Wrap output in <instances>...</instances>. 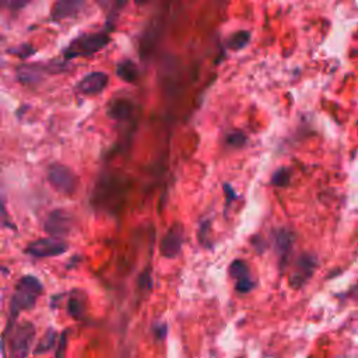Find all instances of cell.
Instances as JSON below:
<instances>
[{
	"mask_svg": "<svg viewBox=\"0 0 358 358\" xmlns=\"http://www.w3.org/2000/svg\"><path fill=\"white\" fill-rule=\"evenodd\" d=\"M127 183L119 176L105 175L94 187L92 204L98 210L116 213L124 203Z\"/></svg>",
	"mask_w": 358,
	"mask_h": 358,
	"instance_id": "obj_1",
	"label": "cell"
},
{
	"mask_svg": "<svg viewBox=\"0 0 358 358\" xmlns=\"http://www.w3.org/2000/svg\"><path fill=\"white\" fill-rule=\"evenodd\" d=\"M41 294H42V284L36 277L34 275L21 277L11 296V302H10L11 316L15 317L20 312L34 308Z\"/></svg>",
	"mask_w": 358,
	"mask_h": 358,
	"instance_id": "obj_2",
	"label": "cell"
},
{
	"mask_svg": "<svg viewBox=\"0 0 358 358\" xmlns=\"http://www.w3.org/2000/svg\"><path fill=\"white\" fill-rule=\"evenodd\" d=\"M110 38L106 32H91L84 34L73 39L69 46L64 49L63 55L66 59H74V57H83L90 56L101 49H103L109 43Z\"/></svg>",
	"mask_w": 358,
	"mask_h": 358,
	"instance_id": "obj_3",
	"label": "cell"
},
{
	"mask_svg": "<svg viewBox=\"0 0 358 358\" xmlns=\"http://www.w3.org/2000/svg\"><path fill=\"white\" fill-rule=\"evenodd\" d=\"M319 266L317 256L309 252L301 253L291 268L289 277H288V284L292 289H301L303 288L309 280L313 277L316 268Z\"/></svg>",
	"mask_w": 358,
	"mask_h": 358,
	"instance_id": "obj_4",
	"label": "cell"
},
{
	"mask_svg": "<svg viewBox=\"0 0 358 358\" xmlns=\"http://www.w3.org/2000/svg\"><path fill=\"white\" fill-rule=\"evenodd\" d=\"M34 338H35L34 324L31 322L18 323L8 338L10 358H27L31 351Z\"/></svg>",
	"mask_w": 358,
	"mask_h": 358,
	"instance_id": "obj_5",
	"label": "cell"
},
{
	"mask_svg": "<svg viewBox=\"0 0 358 358\" xmlns=\"http://www.w3.org/2000/svg\"><path fill=\"white\" fill-rule=\"evenodd\" d=\"M48 180L60 194L70 196L78 187V176L67 165L55 162L48 168Z\"/></svg>",
	"mask_w": 358,
	"mask_h": 358,
	"instance_id": "obj_6",
	"label": "cell"
},
{
	"mask_svg": "<svg viewBox=\"0 0 358 358\" xmlns=\"http://www.w3.org/2000/svg\"><path fill=\"white\" fill-rule=\"evenodd\" d=\"M295 232L289 228H277L273 232V246L278 259V268L284 273L289 264V256L295 243Z\"/></svg>",
	"mask_w": 358,
	"mask_h": 358,
	"instance_id": "obj_7",
	"label": "cell"
},
{
	"mask_svg": "<svg viewBox=\"0 0 358 358\" xmlns=\"http://www.w3.org/2000/svg\"><path fill=\"white\" fill-rule=\"evenodd\" d=\"M73 224H74V218L69 211L56 208L49 213L43 228L49 236L62 239L63 236H66L71 232Z\"/></svg>",
	"mask_w": 358,
	"mask_h": 358,
	"instance_id": "obj_8",
	"label": "cell"
},
{
	"mask_svg": "<svg viewBox=\"0 0 358 358\" xmlns=\"http://www.w3.org/2000/svg\"><path fill=\"white\" fill-rule=\"evenodd\" d=\"M67 249L69 245L63 239L48 236L28 243L27 253L34 257H53L63 255Z\"/></svg>",
	"mask_w": 358,
	"mask_h": 358,
	"instance_id": "obj_9",
	"label": "cell"
},
{
	"mask_svg": "<svg viewBox=\"0 0 358 358\" xmlns=\"http://www.w3.org/2000/svg\"><path fill=\"white\" fill-rule=\"evenodd\" d=\"M229 275L235 280V291L238 294H248L250 292L256 285V280L252 275L249 264L242 259H235L229 264Z\"/></svg>",
	"mask_w": 358,
	"mask_h": 358,
	"instance_id": "obj_10",
	"label": "cell"
},
{
	"mask_svg": "<svg viewBox=\"0 0 358 358\" xmlns=\"http://www.w3.org/2000/svg\"><path fill=\"white\" fill-rule=\"evenodd\" d=\"M183 245V227L180 222H175L169 227L159 243V252L166 259H173L179 255Z\"/></svg>",
	"mask_w": 358,
	"mask_h": 358,
	"instance_id": "obj_11",
	"label": "cell"
},
{
	"mask_svg": "<svg viewBox=\"0 0 358 358\" xmlns=\"http://www.w3.org/2000/svg\"><path fill=\"white\" fill-rule=\"evenodd\" d=\"M109 77L103 71H92L83 77L77 85L76 90L84 95H94L102 92L108 85Z\"/></svg>",
	"mask_w": 358,
	"mask_h": 358,
	"instance_id": "obj_12",
	"label": "cell"
},
{
	"mask_svg": "<svg viewBox=\"0 0 358 358\" xmlns=\"http://www.w3.org/2000/svg\"><path fill=\"white\" fill-rule=\"evenodd\" d=\"M85 3L87 0H55L50 10V17L55 21L73 18L84 10Z\"/></svg>",
	"mask_w": 358,
	"mask_h": 358,
	"instance_id": "obj_13",
	"label": "cell"
},
{
	"mask_svg": "<svg viewBox=\"0 0 358 358\" xmlns=\"http://www.w3.org/2000/svg\"><path fill=\"white\" fill-rule=\"evenodd\" d=\"M133 112H134V106L131 101L126 98H115L108 106L109 117L119 122L129 120L133 116Z\"/></svg>",
	"mask_w": 358,
	"mask_h": 358,
	"instance_id": "obj_14",
	"label": "cell"
},
{
	"mask_svg": "<svg viewBox=\"0 0 358 358\" xmlns=\"http://www.w3.org/2000/svg\"><path fill=\"white\" fill-rule=\"evenodd\" d=\"M116 74L120 80L134 84L138 80V69L137 64L133 60H122L116 66Z\"/></svg>",
	"mask_w": 358,
	"mask_h": 358,
	"instance_id": "obj_15",
	"label": "cell"
},
{
	"mask_svg": "<svg viewBox=\"0 0 358 358\" xmlns=\"http://www.w3.org/2000/svg\"><path fill=\"white\" fill-rule=\"evenodd\" d=\"M48 70L43 69V66L39 64H25L18 69V78L22 83H34L39 81L43 74H46Z\"/></svg>",
	"mask_w": 358,
	"mask_h": 358,
	"instance_id": "obj_16",
	"label": "cell"
},
{
	"mask_svg": "<svg viewBox=\"0 0 358 358\" xmlns=\"http://www.w3.org/2000/svg\"><path fill=\"white\" fill-rule=\"evenodd\" d=\"M67 312L74 319H81L84 315V298L78 292L71 294L67 302Z\"/></svg>",
	"mask_w": 358,
	"mask_h": 358,
	"instance_id": "obj_17",
	"label": "cell"
},
{
	"mask_svg": "<svg viewBox=\"0 0 358 358\" xmlns=\"http://www.w3.org/2000/svg\"><path fill=\"white\" fill-rule=\"evenodd\" d=\"M250 39V34L248 31H238L234 35L229 36L228 39V48L234 49V50H239L242 48H245L249 43Z\"/></svg>",
	"mask_w": 358,
	"mask_h": 358,
	"instance_id": "obj_18",
	"label": "cell"
},
{
	"mask_svg": "<svg viewBox=\"0 0 358 358\" xmlns=\"http://www.w3.org/2000/svg\"><path fill=\"white\" fill-rule=\"evenodd\" d=\"M98 1H99V6L102 7V10L105 11V14H108L109 17L119 14V11L127 3V0H98Z\"/></svg>",
	"mask_w": 358,
	"mask_h": 358,
	"instance_id": "obj_19",
	"label": "cell"
},
{
	"mask_svg": "<svg viewBox=\"0 0 358 358\" xmlns=\"http://www.w3.org/2000/svg\"><path fill=\"white\" fill-rule=\"evenodd\" d=\"M291 180V171L285 166H281L274 171L271 176V185L278 186V187H285Z\"/></svg>",
	"mask_w": 358,
	"mask_h": 358,
	"instance_id": "obj_20",
	"label": "cell"
},
{
	"mask_svg": "<svg viewBox=\"0 0 358 358\" xmlns=\"http://www.w3.org/2000/svg\"><path fill=\"white\" fill-rule=\"evenodd\" d=\"M53 343H55V331L53 330H50V331H48L41 340H39V343H38V345H36V348H35V354H43V352H46V351H49L52 347H53Z\"/></svg>",
	"mask_w": 358,
	"mask_h": 358,
	"instance_id": "obj_21",
	"label": "cell"
},
{
	"mask_svg": "<svg viewBox=\"0 0 358 358\" xmlns=\"http://www.w3.org/2000/svg\"><path fill=\"white\" fill-rule=\"evenodd\" d=\"M227 143L232 147H242L246 143V136L241 131H234L227 136Z\"/></svg>",
	"mask_w": 358,
	"mask_h": 358,
	"instance_id": "obj_22",
	"label": "cell"
},
{
	"mask_svg": "<svg viewBox=\"0 0 358 358\" xmlns=\"http://www.w3.org/2000/svg\"><path fill=\"white\" fill-rule=\"evenodd\" d=\"M32 0H0V4L7 7V8H13V10H17V8H22L25 7L28 3H31Z\"/></svg>",
	"mask_w": 358,
	"mask_h": 358,
	"instance_id": "obj_23",
	"label": "cell"
},
{
	"mask_svg": "<svg viewBox=\"0 0 358 358\" xmlns=\"http://www.w3.org/2000/svg\"><path fill=\"white\" fill-rule=\"evenodd\" d=\"M0 222H1L3 225H6V227L14 228L13 222L10 221V217H8V214H7V210H6V207H4V201H3L1 197H0Z\"/></svg>",
	"mask_w": 358,
	"mask_h": 358,
	"instance_id": "obj_24",
	"label": "cell"
},
{
	"mask_svg": "<svg viewBox=\"0 0 358 358\" xmlns=\"http://www.w3.org/2000/svg\"><path fill=\"white\" fill-rule=\"evenodd\" d=\"M224 190H225V194H227V204H229L232 200L236 199V193H235V190L232 189V186L229 183L224 185Z\"/></svg>",
	"mask_w": 358,
	"mask_h": 358,
	"instance_id": "obj_25",
	"label": "cell"
},
{
	"mask_svg": "<svg viewBox=\"0 0 358 358\" xmlns=\"http://www.w3.org/2000/svg\"><path fill=\"white\" fill-rule=\"evenodd\" d=\"M137 4H145V3H148V1H151V0H134Z\"/></svg>",
	"mask_w": 358,
	"mask_h": 358,
	"instance_id": "obj_26",
	"label": "cell"
}]
</instances>
